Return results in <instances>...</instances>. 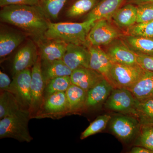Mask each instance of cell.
Segmentation results:
<instances>
[{
	"mask_svg": "<svg viewBox=\"0 0 153 153\" xmlns=\"http://www.w3.org/2000/svg\"><path fill=\"white\" fill-rule=\"evenodd\" d=\"M1 21L17 27L35 42L45 38L50 22L39 5H11L2 7Z\"/></svg>",
	"mask_w": 153,
	"mask_h": 153,
	"instance_id": "1",
	"label": "cell"
},
{
	"mask_svg": "<svg viewBox=\"0 0 153 153\" xmlns=\"http://www.w3.org/2000/svg\"><path fill=\"white\" fill-rule=\"evenodd\" d=\"M94 20H85L81 23L50 22L45 33V38L58 40L66 44H79L88 47V33L95 22Z\"/></svg>",
	"mask_w": 153,
	"mask_h": 153,
	"instance_id": "2",
	"label": "cell"
},
{
	"mask_svg": "<svg viewBox=\"0 0 153 153\" xmlns=\"http://www.w3.org/2000/svg\"><path fill=\"white\" fill-rule=\"evenodd\" d=\"M30 111L22 109L0 121V138H11L22 142L30 143L33 140L28 128Z\"/></svg>",
	"mask_w": 153,
	"mask_h": 153,
	"instance_id": "3",
	"label": "cell"
},
{
	"mask_svg": "<svg viewBox=\"0 0 153 153\" xmlns=\"http://www.w3.org/2000/svg\"><path fill=\"white\" fill-rule=\"evenodd\" d=\"M144 71L138 65L113 63L106 79L114 88L128 89L140 79Z\"/></svg>",
	"mask_w": 153,
	"mask_h": 153,
	"instance_id": "4",
	"label": "cell"
},
{
	"mask_svg": "<svg viewBox=\"0 0 153 153\" xmlns=\"http://www.w3.org/2000/svg\"><path fill=\"white\" fill-rule=\"evenodd\" d=\"M109 124L111 131L119 139L126 143L135 139L141 126L136 117L128 114L111 117Z\"/></svg>",
	"mask_w": 153,
	"mask_h": 153,
	"instance_id": "5",
	"label": "cell"
},
{
	"mask_svg": "<svg viewBox=\"0 0 153 153\" xmlns=\"http://www.w3.org/2000/svg\"><path fill=\"white\" fill-rule=\"evenodd\" d=\"M138 101L128 89L114 88L104 107L110 111L134 116Z\"/></svg>",
	"mask_w": 153,
	"mask_h": 153,
	"instance_id": "6",
	"label": "cell"
},
{
	"mask_svg": "<svg viewBox=\"0 0 153 153\" xmlns=\"http://www.w3.org/2000/svg\"><path fill=\"white\" fill-rule=\"evenodd\" d=\"M32 71L27 69L13 76L9 91L13 94L24 109L30 111L31 97Z\"/></svg>",
	"mask_w": 153,
	"mask_h": 153,
	"instance_id": "7",
	"label": "cell"
},
{
	"mask_svg": "<svg viewBox=\"0 0 153 153\" xmlns=\"http://www.w3.org/2000/svg\"><path fill=\"white\" fill-rule=\"evenodd\" d=\"M122 35L108 20L102 19L95 22L88 35L87 41L91 46H106Z\"/></svg>",
	"mask_w": 153,
	"mask_h": 153,
	"instance_id": "8",
	"label": "cell"
},
{
	"mask_svg": "<svg viewBox=\"0 0 153 153\" xmlns=\"http://www.w3.org/2000/svg\"><path fill=\"white\" fill-rule=\"evenodd\" d=\"M46 84L42 70L40 56L32 67L31 91L32 102L30 106V114L36 113L43 105L44 100V91Z\"/></svg>",
	"mask_w": 153,
	"mask_h": 153,
	"instance_id": "9",
	"label": "cell"
},
{
	"mask_svg": "<svg viewBox=\"0 0 153 153\" xmlns=\"http://www.w3.org/2000/svg\"><path fill=\"white\" fill-rule=\"evenodd\" d=\"M38 52L35 42L32 40L28 41L14 57L12 65L13 76L20 71L33 67L39 57Z\"/></svg>",
	"mask_w": 153,
	"mask_h": 153,
	"instance_id": "10",
	"label": "cell"
},
{
	"mask_svg": "<svg viewBox=\"0 0 153 153\" xmlns=\"http://www.w3.org/2000/svg\"><path fill=\"white\" fill-rule=\"evenodd\" d=\"M35 43L38 46L39 55L42 63L63 60L68 45L62 41L46 38Z\"/></svg>",
	"mask_w": 153,
	"mask_h": 153,
	"instance_id": "11",
	"label": "cell"
},
{
	"mask_svg": "<svg viewBox=\"0 0 153 153\" xmlns=\"http://www.w3.org/2000/svg\"><path fill=\"white\" fill-rule=\"evenodd\" d=\"M90 55L88 47L84 45L68 44L63 61L70 69L89 68Z\"/></svg>",
	"mask_w": 153,
	"mask_h": 153,
	"instance_id": "12",
	"label": "cell"
},
{
	"mask_svg": "<svg viewBox=\"0 0 153 153\" xmlns=\"http://www.w3.org/2000/svg\"><path fill=\"white\" fill-rule=\"evenodd\" d=\"M106 52L113 63L127 65H138L137 55L134 53L121 39H115L108 45Z\"/></svg>",
	"mask_w": 153,
	"mask_h": 153,
	"instance_id": "13",
	"label": "cell"
},
{
	"mask_svg": "<svg viewBox=\"0 0 153 153\" xmlns=\"http://www.w3.org/2000/svg\"><path fill=\"white\" fill-rule=\"evenodd\" d=\"M70 78L71 84L87 91L105 77L91 68L82 67L73 70Z\"/></svg>",
	"mask_w": 153,
	"mask_h": 153,
	"instance_id": "14",
	"label": "cell"
},
{
	"mask_svg": "<svg viewBox=\"0 0 153 153\" xmlns=\"http://www.w3.org/2000/svg\"><path fill=\"white\" fill-rule=\"evenodd\" d=\"M90 57L89 68L102 74L106 78L112 67V61L106 52L100 47L89 45Z\"/></svg>",
	"mask_w": 153,
	"mask_h": 153,
	"instance_id": "15",
	"label": "cell"
},
{
	"mask_svg": "<svg viewBox=\"0 0 153 153\" xmlns=\"http://www.w3.org/2000/svg\"><path fill=\"white\" fill-rule=\"evenodd\" d=\"M114 88L105 78L88 91L85 107L91 108L105 103Z\"/></svg>",
	"mask_w": 153,
	"mask_h": 153,
	"instance_id": "16",
	"label": "cell"
},
{
	"mask_svg": "<svg viewBox=\"0 0 153 153\" xmlns=\"http://www.w3.org/2000/svg\"><path fill=\"white\" fill-rule=\"evenodd\" d=\"M124 1V0H101L88 13L85 20L97 21L102 19L109 20L120 8Z\"/></svg>",
	"mask_w": 153,
	"mask_h": 153,
	"instance_id": "17",
	"label": "cell"
},
{
	"mask_svg": "<svg viewBox=\"0 0 153 153\" xmlns=\"http://www.w3.org/2000/svg\"><path fill=\"white\" fill-rule=\"evenodd\" d=\"M121 39L137 55L153 56V38L122 35Z\"/></svg>",
	"mask_w": 153,
	"mask_h": 153,
	"instance_id": "18",
	"label": "cell"
},
{
	"mask_svg": "<svg viewBox=\"0 0 153 153\" xmlns=\"http://www.w3.org/2000/svg\"><path fill=\"white\" fill-rule=\"evenodd\" d=\"M128 90L139 101L153 97V72L145 70L140 79Z\"/></svg>",
	"mask_w": 153,
	"mask_h": 153,
	"instance_id": "19",
	"label": "cell"
},
{
	"mask_svg": "<svg viewBox=\"0 0 153 153\" xmlns=\"http://www.w3.org/2000/svg\"><path fill=\"white\" fill-rule=\"evenodd\" d=\"M41 63L42 74L46 85L51 79L60 76H70L72 73V70L63 60Z\"/></svg>",
	"mask_w": 153,
	"mask_h": 153,
	"instance_id": "20",
	"label": "cell"
},
{
	"mask_svg": "<svg viewBox=\"0 0 153 153\" xmlns=\"http://www.w3.org/2000/svg\"><path fill=\"white\" fill-rule=\"evenodd\" d=\"M137 7L128 4L118 9L112 19L119 27L128 29L136 23Z\"/></svg>",
	"mask_w": 153,
	"mask_h": 153,
	"instance_id": "21",
	"label": "cell"
},
{
	"mask_svg": "<svg viewBox=\"0 0 153 153\" xmlns=\"http://www.w3.org/2000/svg\"><path fill=\"white\" fill-rule=\"evenodd\" d=\"M22 33L13 32H1L0 34V57L1 59L15 50L25 41Z\"/></svg>",
	"mask_w": 153,
	"mask_h": 153,
	"instance_id": "22",
	"label": "cell"
},
{
	"mask_svg": "<svg viewBox=\"0 0 153 153\" xmlns=\"http://www.w3.org/2000/svg\"><path fill=\"white\" fill-rule=\"evenodd\" d=\"M43 107L50 114L60 113L68 110L66 92L53 93L44 99Z\"/></svg>",
	"mask_w": 153,
	"mask_h": 153,
	"instance_id": "23",
	"label": "cell"
},
{
	"mask_svg": "<svg viewBox=\"0 0 153 153\" xmlns=\"http://www.w3.org/2000/svg\"><path fill=\"white\" fill-rule=\"evenodd\" d=\"M69 111H78L85 107L87 91L71 84L66 91Z\"/></svg>",
	"mask_w": 153,
	"mask_h": 153,
	"instance_id": "24",
	"label": "cell"
},
{
	"mask_svg": "<svg viewBox=\"0 0 153 153\" xmlns=\"http://www.w3.org/2000/svg\"><path fill=\"white\" fill-rule=\"evenodd\" d=\"M23 109L13 93L1 91L0 95V119L4 118Z\"/></svg>",
	"mask_w": 153,
	"mask_h": 153,
	"instance_id": "25",
	"label": "cell"
},
{
	"mask_svg": "<svg viewBox=\"0 0 153 153\" xmlns=\"http://www.w3.org/2000/svg\"><path fill=\"white\" fill-rule=\"evenodd\" d=\"M134 116L141 125L153 124V97L138 101Z\"/></svg>",
	"mask_w": 153,
	"mask_h": 153,
	"instance_id": "26",
	"label": "cell"
},
{
	"mask_svg": "<svg viewBox=\"0 0 153 153\" xmlns=\"http://www.w3.org/2000/svg\"><path fill=\"white\" fill-rule=\"evenodd\" d=\"M98 2V0H77L67 11L66 16L71 19L88 13Z\"/></svg>",
	"mask_w": 153,
	"mask_h": 153,
	"instance_id": "27",
	"label": "cell"
},
{
	"mask_svg": "<svg viewBox=\"0 0 153 153\" xmlns=\"http://www.w3.org/2000/svg\"><path fill=\"white\" fill-rule=\"evenodd\" d=\"M71 84L70 76H63L51 79L46 84L44 99L52 94L66 92Z\"/></svg>",
	"mask_w": 153,
	"mask_h": 153,
	"instance_id": "28",
	"label": "cell"
},
{
	"mask_svg": "<svg viewBox=\"0 0 153 153\" xmlns=\"http://www.w3.org/2000/svg\"><path fill=\"white\" fill-rule=\"evenodd\" d=\"M67 0H40L39 5L49 20L58 19L60 11Z\"/></svg>",
	"mask_w": 153,
	"mask_h": 153,
	"instance_id": "29",
	"label": "cell"
},
{
	"mask_svg": "<svg viewBox=\"0 0 153 153\" xmlns=\"http://www.w3.org/2000/svg\"><path fill=\"white\" fill-rule=\"evenodd\" d=\"M134 145L143 147L153 152V124L141 125Z\"/></svg>",
	"mask_w": 153,
	"mask_h": 153,
	"instance_id": "30",
	"label": "cell"
},
{
	"mask_svg": "<svg viewBox=\"0 0 153 153\" xmlns=\"http://www.w3.org/2000/svg\"><path fill=\"white\" fill-rule=\"evenodd\" d=\"M111 118V116L108 114L102 115L97 117L82 132L80 135V139H85L102 131L106 128L108 124L109 123Z\"/></svg>",
	"mask_w": 153,
	"mask_h": 153,
	"instance_id": "31",
	"label": "cell"
},
{
	"mask_svg": "<svg viewBox=\"0 0 153 153\" xmlns=\"http://www.w3.org/2000/svg\"><path fill=\"white\" fill-rule=\"evenodd\" d=\"M127 35L153 38V21L136 23L127 29Z\"/></svg>",
	"mask_w": 153,
	"mask_h": 153,
	"instance_id": "32",
	"label": "cell"
},
{
	"mask_svg": "<svg viewBox=\"0 0 153 153\" xmlns=\"http://www.w3.org/2000/svg\"><path fill=\"white\" fill-rule=\"evenodd\" d=\"M153 21V3L139 5L137 7L136 23Z\"/></svg>",
	"mask_w": 153,
	"mask_h": 153,
	"instance_id": "33",
	"label": "cell"
},
{
	"mask_svg": "<svg viewBox=\"0 0 153 153\" xmlns=\"http://www.w3.org/2000/svg\"><path fill=\"white\" fill-rule=\"evenodd\" d=\"M137 64L146 71L153 72V56L137 55Z\"/></svg>",
	"mask_w": 153,
	"mask_h": 153,
	"instance_id": "34",
	"label": "cell"
},
{
	"mask_svg": "<svg viewBox=\"0 0 153 153\" xmlns=\"http://www.w3.org/2000/svg\"><path fill=\"white\" fill-rule=\"evenodd\" d=\"M40 0H0L1 7L11 5H39Z\"/></svg>",
	"mask_w": 153,
	"mask_h": 153,
	"instance_id": "35",
	"label": "cell"
},
{
	"mask_svg": "<svg viewBox=\"0 0 153 153\" xmlns=\"http://www.w3.org/2000/svg\"><path fill=\"white\" fill-rule=\"evenodd\" d=\"M11 82L10 77L6 73L0 71V89L1 91H9Z\"/></svg>",
	"mask_w": 153,
	"mask_h": 153,
	"instance_id": "36",
	"label": "cell"
},
{
	"mask_svg": "<svg viewBox=\"0 0 153 153\" xmlns=\"http://www.w3.org/2000/svg\"><path fill=\"white\" fill-rule=\"evenodd\" d=\"M130 153H153V152L146 148L140 146H134L132 148Z\"/></svg>",
	"mask_w": 153,
	"mask_h": 153,
	"instance_id": "37",
	"label": "cell"
},
{
	"mask_svg": "<svg viewBox=\"0 0 153 153\" xmlns=\"http://www.w3.org/2000/svg\"><path fill=\"white\" fill-rule=\"evenodd\" d=\"M127 2L128 4H136L138 6L147 3H153V0H128Z\"/></svg>",
	"mask_w": 153,
	"mask_h": 153,
	"instance_id": "38",
	"label": "cell"
}]
</instances>
